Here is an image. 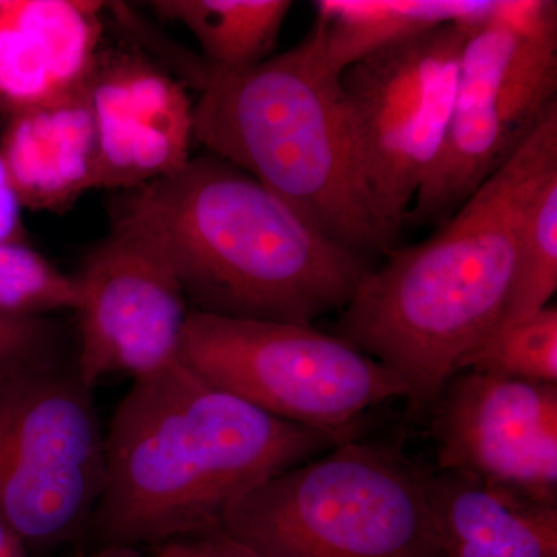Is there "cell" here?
I'll return each instance as SVG.
<instances>
[{"label": "cell", "instance_id": "obj_1", "mask_svg": "<svg viewBox=\"0 0 557 557\" xmlns=\"http://www.w3.org/2000/svg\"><path fill=\"white\" fill-rule=\"evenodd\" d=\"M354 440L278 420L182 361L134 380L104 432L98 545L157 547L222 527L267 480Z\"/></svg>", "mask_w": 557, "mask_h": 557}, {"label": "cell", "instance_id": "obj_2", "mask_svg": "<svg viewBox=\"0 0 557 557\" xmlns=\"http://www.w3.org/2000/svg\"><path fill=\"white\" fill-rule=\"evenodd\" d=\"M557 174V104L423 244L388 251L343 309L335 335L391 369L409 408L432 409L507 304L520 226Z\"/></svg>", "mask_w": 557, "mask_h": 557}, {"label": "cell", "instance_id": "obj_3", "mask_svg": "<svg viewBox=\"0 0 557 557\" xmlns=\"http://www.w3.org/2000/svg\"><path fill=\"white\" fill-rule=\"evenodd\" d=\"M120 220L177 274L190 310L311 325L343 310L370 267L219 157L137 188Z\"/></svg>", "mask_w": 557, "mask_h": 557}, {"label": "cell", "instance_id": "obj_4", "mask_svg": "<svg viewBox=\"0 0 557 557\" xmlns=\"http://www.w3.org/2000/svg\"><path fill=\"white\" fill-rule=\"evenodd\" d=\"M194 139L247 172L319 233L362 259L392 234L369 199L341 75L311 32L295 49L251 67L201 64L193 76Z\"/></svg>", "mask_w": 557, "mask_h": 557}, {"label": "cell", "instance_id": "obj_5", "mask_svg": "<svg viewBox=\"0 0 557 557\" xmlns=\"http://www.w3.org/2000/svg\"><path fill=\"white\" fill-rule=\"evenodd\" d=\"M222 527L269 557H443L428 474L355 438L267 480Z\"/></svg>", "mask_w": 557, "mask_h": 557}, {"label": "cell", "instance_id": "obj_6", "mask_svg": "<svg viewBox=\"0 0 557 557\" xmlns=\"http://www.w3.org/2000/svg\"><path fill=\"white\" fill-rule=\"evenodd\" d=\"M557 104V3L494 0L469 27L448 134L408 219H446Z\"/></svg>", "mask_w": 557, "mask_h": 557}, {"label": "cell", "instance_id": "obj_7", "mask_svg": "<svg viewBox=\"0 0 557 557\" xmlns=\"http://www.w3.org/2000/svg\"><path fill=\"white\" fill-rule=\"evenodd\" d=\"M180 361L278 420L322 431H354L366 410L408 398L391 369L313 325L190 310Z\"/></svg>", "mask_w": 557, "mask_h": 557}, {"label": "cell", "instance_id": "obj_8", "mask_svg": "<svg viewBox=\"0 0 557 557\" xmlns=\"http://www.w3.org/2000/svg\"><path fill=\"white\" fill-rule=\"evenodd\" d=\"M471 25H443L341 73L362 180L392 237L445 145Z\"/></svg>", "mask_w": 557, "mask_h": 557}, {"label": "cell", "instance_id": "obj_9", "mask_svg": "<svg viewBox=\"0 0 557 557\" xmlns=\"http://www.w3.org/2000/svg\"><path fill=\"white\" fill-rule=\"evenodd\" d=\"M104 480V431L75 366L17 381L0 399V520L27 548L89 527Z\"/></svg>", "mask_w": 557, "mask_h": 557}, {"label": "cell", "instance_id": "obj_10", "mask_svg": "<svg viewBox=\"0 0 557 557\" xmlns=\"http://www.w3.org/2000/svg\"><path fill=\"white\" fill-rule=\"evenodd\" d=\"M75 278V370L86 386L112 375L145 379L178 361L190 307L177 274L145 234L116 220Z\"/></svg>", "mask_w": 557, "mask_h": 557}, {"label": "cell", "instance_id": "obj_11", "mask_svg": "<svg viewBox=\"0 0 557 557\" xmlns=\"http://www.w3.org/2000/svg\"><path fill=\"white\" fill-rule=\"evenodd\" d=\"M434 410L438 471L557 500V384L461 370Z\"/></svg>", "mask_w": 557, "mask_h": 557}, {"label": "cell", "instance_id": "obj_12", "mask_svg": "<svg viewBox=\"0 0 557 557\" xmlns=\"http://www.w3.org/2000/svg\"><path fill=\"white\" fill-rule=\"evenodd\" d=\"M84 87L97 134V189L141 188L193 159L185 84L138 51H98Z\"/></svg>", "mask_w": 557, "mask_h": 557}, {"label": "cell", "instance_id": "obj_13", "mask_svg": "<svg viewBox=\"0 0 557 557\" xmlns=\"http://www.w3.org/2000/svg\"><path fill=\"white\" fill-rule=\"evenodd\" d=\"M100 2L0 0V110L7 116L86 83L100 51Z\"/></svg>", "mask_w": 557, "mask_h": 557}, {"label": "cell", "instance_id": "obj_14", "mask_svg": "<svg viewBox=\"0 0 557 557\" xmlns=\"http://www.w3.org/2000/svg\"><path fill=\"white\" fill-rule=\"evenodd\" d=\"M0 160L22 208L65 211L97 189V134L84 84L7 116Z\"/></svg>", "mask_w": 557, "mask_h": 557}, {"label": "cell", "instance_id": "obj_15", "mask_svg": "<svg viewBox=\"0 0 557 557\" xmlns=\"http://www.w3.org/2000/svg\"><path fill=\"white\" fill-rule=\"evenodd\" d=\"M428 493L443 557H557V500L454 471Z\"/></svg>", "mask_w": 557, "mask_h": 557}, {"label": "cell", "instance_id": "obj_16", "mask_svg": "<svg viewBox=\"0 0 557 557\" xmlns=\"http://www.w3.org/2000/svg\"><path fill=\"white\" fill-rule=\"evenodd\" d=\"M463 0H321L313 32L336 73L397 44L449 24H474L493 9Z\"/></svg>", "mask_w": 557, "mask_h": 557}, {"label": "cell", "instance_id": "obj_17", "mask_svg": "<svg viewBox=\"0 0 557 557\" xmlns=\"http://www.w3.org/2000/svg\"><path fill=\"white\" fill-rule=\"evenodd\" d=\"M163 20L185 25L200 44L205 64L222 72L269 60L276 47L289 0H157Z\"/></svg>", "mask_w": 557, "mask_h": 557}, {"label": "cell", "instance_id": "obj_18", "mask_svg": "<svg viewBox=\"0 0 557 557\" xmlns=\"http://www.w3.org/2000/svg\"><path fill=\"white\" fill-rule=\"evenodd\" d=\"M557 289V174L537 190L520 226L515 274L496 330L539 313ZM491 332V333H493Z\"/></svg>", "mask_w": 557, "mask_h": 557}, {"label": "cell", "instance_id": "obj_19", "mask_svg": "<svg viewBox=\"0 0 557 557\" xmlns=\"http://www.w3.org/2000/svg\"><path fill=\"white\" fill-rule=\"evenodd\" d=\"M461 370L557 384V307L491 333Z\"/></svg>", "mask_w": 557, "mask_h": 557}, {"label": "cell", "instance_id": "obj_20", "mask_svg": "<svg viewBox=\"0 0 557 557\" xmlns=\"http://www.w3.org/2000/svg\"><path fill=\"white\" fill-rule=\"evenodd\" d=\"M76 278L25 244H0V310L27 317L75 310Z\"/></svg>", "mask_w": 557, "mask_h": 557}, {"label": "cell", "instance_id": "obj_21", "mask_svg": "<svg viewBox=\"0 0 557 557\" xmlns=\"http://www.w3.org/2000/svg\"><path fill=\"white\" fill-rule=\"evenodd\" d=\"M64 364L60 330L47 317L0 310V384Z\"/></svg>", "mask_w": 557, "mask_h": 557}, {"label": "cell", "instance_id": "obj_22", "mask_svg": "<svg viewBox=\"0 0 557 557\" xmlns=\"http://www.w3.org/2000/svg\"><path fill=\"white\" fill-rule=\"evenodd\" d=\"M153 557H269L223 527L153 547Z\"/></svg>", "mask_w": 557, "mask_h": 557}, {"label": "cell", "instance_id": "obj_23", "mask_svg": "<svg viewBox=\"0 0 557 557\" xmlns=\"http://www.w3.org/2000/svg\"><path fill=\"white\" fill-rule=\"evenodd\" d=\"M22 205L0 160V244H25Z\"/></svg>", "mask_w": 557, "mask_h": 557}, {"label": "cell", "instance_id": "obj_24", "mask_svg": "<svg viewBox=\"0 0 557 557\" xmlns=\"http://www.w3.org/2000/svg\"><path fill=\"white\" fill-rule=\"evenodd\" d=\"M27 545L0 520V557H28Z\"/></svg>", "mask_w": 557, "mask_h": 557}, {"label": "cell", "instance_id": "obj_25", "mask_svg": "<svg viewBox=\"0 0 557 557\" xmlns=\"http://www.w3.org/2000/svg\"><path fill=\"white\" fill-rule=\"evenodd\" d=\"M72 557H143L137 547L127 545H98L89 552H81Z\"/></svg>", "mask_w": 557, "mask_h": 557}, {"label": "cell", "instance_id": "obj_26", "mask_svg": "<svg viewBox=\"0 0 557 557\" xmlns=\"http://www.w3.org/2000/svg\"><path fill=\"white\" fill-rule=\"evenodd\" d=\"M22 380H24V379H22ZM16 383H17V381H14V383H10V384H0V399H2L3 395H5L7 392H9V388L11 386H13V384H16Z\"/></svg>", "mask_w": 557, "mask_h": 557}]
</instances>
